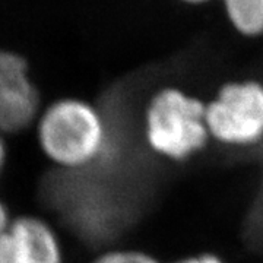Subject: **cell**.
Listing matches in <instances>:
<instances>
[{"mask_svg":"<svg viewBox=\"0 0 263 263\" xmlns=\"http://www.w3.org/2000/svg\"><path fill=\"white\" fill-rule=\"evenodd\" d=\"M148 149L168 162H186L211 143L205 101L177 86H164L149 98L142 117Z\"/></svg>","mask_w":263,"mask_h":263,"instance_id":"6da1fadb","label":"cell"},{"mask_svg":"<svg viewBox=\"0 0 263 263\" xmlns=\"http://www.w3.org/2000/svg\"><path fill=\"white\" fill-rule=\"evenodd\" d=\"M43 148L62 168H85L104 154L110 126L103 110L65 100L48 108L40 126Z\"/></svg>","mask_w":263,"mask_h":263,"instance_id":"7a4b0ae2","label":"cell"},{"mask_svg":"<svg viewBox=\"0 0 263 263\" xmlns=\"http://www.w3.org/2000/svg\"><path fill=\"white\" fill-rule=\"evenodd\" d=\"M205 120L211 142L245 149L263 142V84L233 81L205 101Z\"/></svg>","mask_w":263,"mask_h":263,"instance_id":"3957f363","label":"cell"},{"mask_svg":"<svg viewBox=\"0 0 263 263\" xmlns=\"http://www.w3.org/2000/svg\"><path fill=\"white\" fill-rule=\"evenodd\" d=\"M38 92L22 56L0 48V129L18 132L34 119Z\"/></svg>","mask_w":263,"mask_h":263,"instance_id":"277c9868","label":"cell"},{"mask_svg":"<svg viewBox=\"0 0 263 263\" xmlns=\"http://www.w3.org/2000/svg\"><path fill=\"white\" fill-rule=\"evenodd\" d=\"M0 263H60L56 237L35 218H19L0 235Z\"/></svg>","mask_w":263,"mask_h":263,"instance_id":"5b68a950","label":"cell"},{"mask_svg":"<svg viewBox=\"0 0 263 263\" xmlns=\"http://www.w3.org/2000/svg\"><path fill=\"white\" fill-rule=\"evenodd\" d=\"M234 28L249 37L263 34V0H224Z\"/></svg>","mask_w":263,"mask_h":263,"instance_id":"8992f818","label":"cell"},{"mask_svg":"<svg viewBox=\"0 0 263 263\" xmlns=\"http://www.w3.org/2000/svg\"><path fill=\"white\" fill-rule=\"evenodd\" d=\"M94 263H162L154 254L146 253L143 250H135V249H122V250H111L107 252Z\"/></svg>","mask_w":263,"mask_h":263,"instance_id":"52a82bcc","label":"cell"},{"mask_svg":"<svg viewBox=\"0 0 263 263\" xmlns=\"http://www.w3.org/2000/svg\"><path fill=\"white\" fill-rule=\"evenodd\" d=\"M173 263H227L219 254L214 252H200V253L189 254Z\"/></svg>","mask_w":263,"mask_h":263,"instance_id":"ba28073f","label":"cell"},{"mask_svg":"<svg viewBox=\"0 0 263 263\" xmlns=\"http://www.w3.org/2000/svg\"><path fill=\"white\" fill-rule=\"evenodd\" d=\"M6 222H8L6 211H5V208L2 206V203H0V235L6 230Z\"/></svg>","mask_w":263,"mask_h":263,"instance_id":"9c48e42d","label":"cell"},{"mask_svg":"<svg viewBox=\"0 0 263 263\" xmlns=\"http://www.w3.org/2000/svg\"><path fill=\"white\" fill-rule=\"evenodd\" d=\"M3 158H5V149H3V145H2V141H0V168L3 165Z\"/></svg>","mask_w":263,"mask_h":263,"instance_id":"30bf717a","label":"cell"},{"mask_svg":"<svg viewBox=\"0 0 263 263\" xmlns=\"http://www.w3.org/2000/svg\"><path fill=\"white\" fill-rule=\"evenodd\" d=\"M184 2H189V3H202V2H206V0H184Z\"/></svg>","mask_w":263,"mask_h":263,"instance_id":"8fae6325","label":"cell"}]
</instances>
